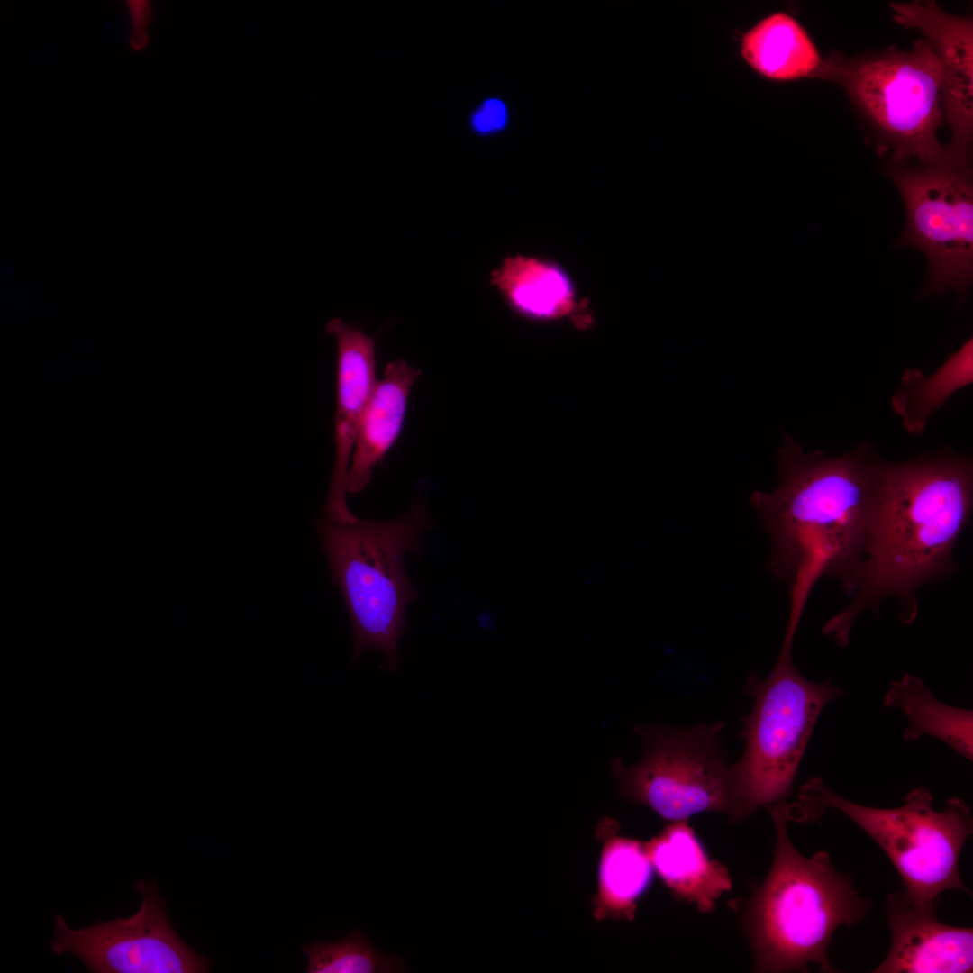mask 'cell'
Here are the masks:
<instances>
[{
  "instance_id": "cell-10",
  "label": "cell",
  "mask_w": 973,
  "mask_h": 973,
  "mask_svg": "<svg viewBox=\"0 0 973 973\" xmlns=\"http://www.w3.org/2000/svg\"><path fill=\"white\" fill-rule=\"evenodd\" d=\"M142 901L130 917L98 922L79 930L56 914L50 948L70 953L93 973H202L211 960L194 951L171 925L156 881L135 882Z\"/></svg>"
},
{
  "instance_id": "cell-5",
  "label": "cell",
  "mask_w": 973,
  "mask_h": 973,
  "mask_svg": "<svg viewBox=\"0 0 973 973\" xmlns=\"http://www.w3.org/2000/svg\"><path fill=\"white\" fill-rule=\"evenodd\" d=\"M816 78L839 85L877 133L878 149L891 163L939 159L944 145L937 132L944 119L943 71L929 42L918 39L907 51L846 57L832 51L822 59Z\"/></svg>"
},
{
  "instance_id": "cell-2",
  "label": "cell",
  "mask_w": 973,
  "mask_h": 973,
  "mask_svg": "<svg viewBox=\"0 0 973 973\" xmlns=\"http://www.w3.org/2000/svg\"><path fill=\"white\" fill-rule=\"evenodd\" d=\"M973 503V463L949 450L890 462L880 506L860 567L848 590L850 603L823 632L846 646L861 612L885 598L901 604L900 619L917 615L915 592L953 573L955 544Z\"/></svg>"
},
{
  "instance_id": "cell-11",
  "label": "cell",
  "mask_w": 973,
  "mask_h": 973,
  "mask_svg": "<svg viewBox=\"0 0 973 973\" xmlns=\"http://www.w3.org/2000/svg\"><path fill=\"white\" fill-rule=\"evenodd\" d=\"M892 19L919 30L943 71L941 100L951 131L946 148L971 157L973 136V21L942 10L935 1L890 3Z\"/></svg>"
},
{
  "instance_id": "cell-13",
  "label": "cell",
  "mask_w": 973,
  "mask_h": 973,
  "mask_svg": "<svg viewBox=\"0 0 973 973\" xmlns=\"http://www.w3.org/2000/svg\"><path fill=\"white\" fill-rule=\"evenodd\" d=\"M889 952L872 972L966 973L973 968V929L941 923L936 907L919 908L905 891L887 897Z\"/></svg>"
},
{
  "instance_id": "cell-1",
  "label": "cell",
  "mask_w": 973,
  "mask_h": 973,
  "mask_svg": "<svg viewBox=\"0 0 973 973\" xmlns=\"http://www.w3.org/2000/svg\"><path fill=\"white\" fill-rule=\"evenodd\" d=\"M778 485L755 491L750 504L768 532V568L790 596L786 636L794 638L810 593L822 577L849 590L880 506L890 461L868 441L833 457L806 452L787 433L777 451Z\"/></svg>"
},
{
  "instance_id": "cell-15",
  "label": "cell",
  "mask_w": 973,
  "mask_h": 973,
  "mask_svg": "<svg viewBox=\"0 0 973 973\" xmlns=\"http://www.w3.org/2000/svg\"><path fill=\"white\" fill-rule=\"evenodd\" d=\"M421 371L404 359L386 364L361 418L347 477V491L357 494L369 484L374 468L402 432L408 400Z\"/></svg>"
},
{
  "instance_id": "cell-12",
  "label": "cell",
  "mask_w": 973,
  "mask_h": 973,
  "mask_svg": "<svg viewBox=\"0 0 973 973\" xmlns=\"http://www.w3.org/2000/svg\"><path fill=\"white\" fill-rule=\"evenodd\" d=\"M325 331L336 341V411L335 458L324 515L331 521L350 522L357 517L347 504V477L359 426L377 382L376 343L360 328L340 318L328 322Z\"/></svg>"
},
{
  "instance_id": "cell-8",
  "label": "cell",
  "mask_w": 973,
  "mask_h": 973,
  "mask_svg": "<svg viewBox=\"0 0 973 973\" xmlns=\"http://www.w3.org/2000/svg\"><path fill=\"white\" fill-rule=\"evenodd\" d=\"M723 723L687 728L638 725L643 755L634 765L613 762L619 794L642 804L669 822L705 812L730 817L732 765L723 750Z\"/></svg>"
},
{
  "instance_id": "cell-9",
  "label": "cell",
  "mask_w": 973,
  "mask_h": 973,
  "mask_svg": "<svg viewBox=\"0 0 973 973\" xmlns=\"http://www.w3.org/2000/svg\"><path fill=\"white\" fill-rule=\"evenodd\" d=\"M971 157L944 152L919 166L891 163L886 171L905 204L897 244L921 250L927 260L924 294L955 291L963 298L973 277V172Z\"/></svg>"
},
{
  "instance_id": "cell-22",
  "label": "cell",
  "mask_w": 973,
  "mask_h": 973,
  "mask_svg": "<svg viewBox=\"0 0 973 973\" xmlns=\"http://www.w3.org/2000/svg\"><path fill=\"white\" fill-rule=\"evenodd\" d=\"M505 120L506 110L505 105L499 100L491 99L485 102L482 109L475 114L473 124L480 132H489L502 128Z\"/></svg>"
},
{
  "instance_id": "cell-19",
  "label": "cell",
  "mask_w": 973,
  "mask_h": 973,
  "mask_svg": "<svg viewBox=\"0 0 973 973\" xmlns=\"http://www.w3.org/2000/svg\"><path fill=\"white\" fill-rule=\"evenodd\" d=\"M884 703L887 706L898 708L905 715L908 725L904 732L905 740L914 741L923 734L932 735L972 760L971 710L938 701L920 678L910 674L891 682Z\"/></svg>"
},
{
  "instance_id": "cell-7",
  "label": "cell",
  "mask_w": 973,
  "mask_h": 973,
  "mask_svg": "<svg viewBox=\"0 0 973 973\" xmlns=\"http://www.w3.org/2000/svg\"><path fill=\"white\" fill-rule=\"evenodd\" d=\"M745 690L754 702L742 719L744 750L731 768L732 823L786 800L822 711L842 693L830 679L804 677L784 646L768 676L750 673Z\"/></svg>"
},
{
  "instance_id": "cell-23",
  "label": "cell",
  "mask_w": 973,
  "mask_h": 973,
  "mask_svg": "<svg viewBox=\"0 0 973 973\" xmlns=\"http://www.w3.org/2000/svg\"><path fill=\"white\" fill-rule=\"evenodd\" d=\"M130 18L131 34H148L147 28L151 20V6L148 1L130 0L126 2Z\"/></svg>"
},
{
  "instance_id": "cell-4",
  "label": "cell",
  "mask_w": 973,
  "mask_h": 973,
  "mask_svg": "<svg viewBox=\"0 0 973 973\" xmlns=\"http://www.w3.org/2000/svg\"><path fill=\"white\" fill-rule=\"evenodd\" d=\"M431 524L423 499L388 521H316L332 578L350 619L354 660L376 650L386 657L380 668L397 671L398 641L407 630L406 608L417 596L405 559L407 551L420 553L421 537Z\"/></svg>"
},
{
  "instance_id": "cell-18",
  "label": "cell",
  "mask_w": 973,
  "mask_h": 973,
  "mask_svg": "<svg viewBox=\"0 0 973 973\" xmlns=\"http://www.w3.org/2000/svg\"><path fill=\"white\" fill-rule=\"evenodd\" d=\"M741 54L759 74L780 81L814 77L822 64L805 29L785 13L773 14L749 31Z\"/></svg>"
},
{
  "instance_id": "cell-17",
  "label": "cell",
  "mask_w": 973,
  "mask_h": 973,
  "mask_svg": "<svg viewBox=\"0 0 973 973\" xmlns=\"http://www.w3.org/2000/svg\"><path fill=\"white\" fill-rule=\"evenodd\" d=\"M653 868L642 841L618 836L605 838L598 867V887L592 898L596 921H631L639 899L648 890Z\"/></svg>"
},
{
  "instance_id": "cell-3",
  "label": "cell",
  "mask_w": 973,
  "mask_h": 973,
  "mask_svg": "<svg viewBox=\"0 0 973 973\" xmlns=\"http://www.w3.org/2000/svg\"><path fill=\"white\" fill-rule=\"evenodd\" d=\"M768 811L776 832L770 869L747 897L731 902L748 940L756 972H807L814 965L835 972L827 949L835 930L853 926L867 914L869 901L839 871L824 850L812 858L793 845L790 807L782 800Z\"/></svg>"
},
{
  "instance_id": "cell-16",
  "label": "cell",
  "mask_w": 973,
  "mask_h": 973,
  "mask_svg": "<svg viewBox=\"0 0 973 973\" xmlns=\"http://www.w3.org/2000/svg\"><path fill=\"white\" fill-rule=\"evenodd\" d=\"M506 304L516 313L537 319L563 315L574 306L576 290L558 264L524 256L505 258L491 273Z\"/></svg>"
},
{
  "instance_id": "cell-14",
  "label": "cell",
  "mask_w": 973,
  "mask_h": 973,
  "mask_svg": "<svg viewBox=\"0 0 973 973\" xmlns=\"http://www.w3.org/2000/svg\"><path fill=\"white\" fill-rule=\"evenodd\" d=\"M644 844L653 870L672 896L699 912L714 911L732 889L727 868L709 858L687 820L670 822Z\"/></svg>"
},
{
  "instance_id": "cell-20",
  "label": "cell",
  "mask_w": 973,
  "mask_h": 973,
  "mask_svg": "<svg viewBox=\"0 0 973 973\" xmlns=\"http://www.w3.org/2000/svg\"><path fill=\"white\" fill-rule=\"evenodd\" d=\"M973 382V339L931 375L919 368H907L891 398L893 411L902 419L906 432L921 434L932 415L959 389Z\"/></svg>"
},
{
  "instance_id": "cell-6",
  "label": "cell",
  "mask_w": 973,
  "mask_h": 973,
  "mask_svg": "<svg viewBox=\"0 0 973 973\" xmlns=\"http://www.w3.org/2000/svg\"><path fill=\"white\" fill-rule=\"evenodd\" d=\"M923 787L908 793L896 808L870 807L836 794L813 778L794 805L800 820H815L825 809L838 810L860 827L887 854L901 876L909 901L919 908L936 907L941 893H971L959 873L962 847L973 830L968 805L959 797L935 810Z\"/></svg>"
},
{
  "instance_id": "cell-21",
  "label": "cell",
  "mask_w": 973,
  "mask_h": 973,
  "mask_svg": "<svg viewBox=\"0 0 973 973\" xmlns=\"http://www.w3.org/2000/svg\"><path fill=\"white\" fill-rule=\"evenodd\" d=\"M307 973H398L409 967L397 955L377 950L361 929L334 941H313L301 947Z\"/></svg>"
}]
</instances>
